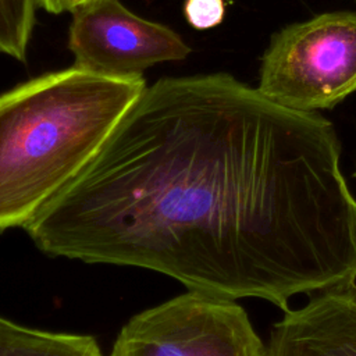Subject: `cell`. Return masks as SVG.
Returning a JSON list of instances; mask_svg holds the SVG:
<instances>
[{"label": "cell", "mask_w": 356, "mask_h": 356, "mask_svg": "<svg viewBox=\"0 0 356 356\" xmlns=\"http://www.w3.org/2000/svg\"><path fill=\"white\" fill-rule=\"evenodd\" d=\"M257 90L307 113L356 92V13H325L280 31L263 56Z\"/></svg>", "instance_id": "cell-3"}, {"label": "cell", "mask_w": 356, "mask_h": 356, "mask_svg": "<svg viewBox=\"0 0 356 356\" xmlns=\"http://www.w3.org/2000/svg\"><path fill=\"white\" fill-rule=\"evenodd\" d=\"M110 356H266V346L235 300L188 291L129 318Z\"/></svg>", "instance_id": "cell-4"}, {"label": "cell", "mask_w": 356, "mask_h": 356, "mask_svg": "<svg viewBox=\"0 0 356 356\" xmlns=\"http://www.w3.org/2000/svg\"><path fill=\"white\" fill-rule=\"evenodd\" d=\"M146 88L75 65L0 95V232L25 227L93 159Z\"/></svg>", "instance_id": "cell-2"}, {"label": "cell", "mask_w": 356, "mask_h": 356, "mask_svg": "<svg viewBox=\"0 0 356 356\" xmlns=\"http://www.w3.org/2000/svg\"><path fill=\"white\" fill-rule=\"evenodd\" d=\"M38 6L50 14L67 13V0H38Z\"/></svg>", "instance_id": "cell-10"}, {"label": "cell", "mask_w": 356, "mask_h": 356, "mask_svg": "<svg viewBox=\"0 0 356 356\" xmlns=\"http://www.w3.org/2000/svg\"><path fill=\"white\" fill-rule=\"evenodd\" d=\"M353 177H356V164H355V174H353Z\"/></svg>", "instance_id": "cell-12"}, {"label": "cell", "mask_w": 356, "mask_h": 356, "mask_svg": "<svg viewBox=\"0 0 356 356\" xmlns=\"http://www.w3.org/2000/svg\"><path fill=\"white\" fill-rule=\"evenodd\" d=\"M186 21L196 29H209L224 19V0H186L184 6Z\"/></svg>", "instance_id": "cell-9"}, {"label": "cell", "mask_w": 356, "mask_h": 356, "mask_svg": "<svg viewBox=\"0 0 356 356\" xmlns=\"http://www.w3.org/2000/svg\"><path fill=\"white\" fill-rule=\"evenodd\" d=\"M266 356H356V285L309 295L274 323Z\"/></svg>", "instance_id": "cell-6"}, {"label": "cell", "mask_w": 356, "mask_h": 356, "mask_svg": "<svg viewBox=\"0 0 356 356\" xmlns=\"http://www.w3.org/2000/svg\"><path fill=\"white\" fill-rule=\"evenodd\" d=\"M355 1H356V0H355Z\"/></svg>", "instance_id": "cell-13"}, {"label": "cell", "mask_w": 356, "mask_h": 356, "mask_svg": "<svg viewBox=\"0 0 356 356\" xmlns=\"http://www.w3.org/2000/svg\"><path fill=\"white\" fill-rule=\"evenodd\" d=\"M71 14L74 65L99 75L142 76L157 63L184 60L191 53L177 32L135 15L120 0H95Z\"/></svg>", "instance_id": "cell-5"}, {"label": "cell", "mask_w": 356, "mask_h": 356, "mask_svg": "<svg viewBox=\"0 0 356 356\" xmlns=\"http://www.w3.org/2000/svg\"><path fill=\"white\" fill-rule=\"evenodd\" d=\"M317 111L235 76L146 86L86 167L24 227L46 254L261 298L356 285V199Z\"/></svg>", "instance_id": "cell-1"}, {"label": "cell", "mask_w": 356, "mask_h": 356, "mask_svg": "<svg viewBox=\"0 0 356 356\" xmlns=\"http://www.w3.org/2000/svg\"><path fill=\"white\" fill-rule=\"evenodd\" d=\"M38 0H0V53L25 61Z\"/></svg>", "instance_id": "cell-8"}, {"label": "cell", "mask_w": 356, "mask_h": 356, "mask_svg": "<svg viewBox=\"0 0 356 356\" xmlns=\"http://www.w3.org/2000/svg\"><path fill=\"white\" fill-rule=\"evenodd\" d=\"M90 1H95V0H67V11L71 13V10H74L75 7L90 3Z\"/></svg>", "instance_id": "cell-11"}, {"label": "cell", "mask_w": 356, "mask_h": 356, "mask_svg": "<svg viewBox=\"0 0 356 356\" xmlns=\"http://www.w3.org/2000/svg\"><path fill=\"white\" fill-rule=\"evenodd\" d=\"M0 356H103L92 335L31 328L0 316Z\"/></svg>", "instance_id": "cell-7"}]
</instances>
